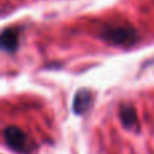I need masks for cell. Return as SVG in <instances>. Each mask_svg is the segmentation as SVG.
Segmentation results:
<instances>
[{
    "label": "cell",
    "mask_w": 154,
    "mask_h": 154,
    "mask_svg": "<svg viewBox=\"0 0 154 154\" xmlns=\"http://www.w3.org/2000/svg\"><path fill=\"white\" fill-rule=\"evenodd\" d=\"M120 119H122L125 127L127 128H133L138 126V118H137L135 109L130 106H123L120 108Z\"/></svg>",
    "instance_id": "obj_5"
},
{
    "label": "cell",
    "mask_w": 154,
    "mask_h": 154,
    "mask_svg": "<svg viewBox=\"0 0 154 154\" xmlns=\"http://www.w3.org/2000/svg\"><path fill=\"white\" fill-rule=\"evenodd\" d=\"M19 34L20 30L15 27L4 29L0 32V50L7 51V53H14L19 48Z\"/></svg>",
    "instance_id": "obj_3"
},
{
    "label": "cell",
    "mask_w": 154,
    "mask_h": 154,
    "mask_svg": "<svg viewBox=\"0 0 154 154\" xmlns=\"http://www.w3.org/2000/svg\"><path fill=\"white\" fill-rule=\"evenodd\" d=\"M106 42L115 46H131L138 41L135 29L130 26H106L100 32Z\"/></svg>",
    "instance_id": "obj_1"
},
{
    "label": "cell",
    "mask_w": 154,
    "mask_h": 154,
    "mask_svg": "<svg viewBox=\"0 0 154 154\" xmlns=\"http://www.w3.org/2000/svg\"><path fill=\"white\" fill-rule=\"evenodd\" d=\"M93 101V93L89 89H79L76 92L75 97H73V103H72V109L76 115H81L84 112H87L91 108Z\"/></svg>",
    "instance_id": "obj_4"
},
{
    "label": "cell",
    "mask_w": 154,
    "mask_h": 154,
    "mask_svg": "<svg viewBox=\"0 0 154 154\" xmlns=\"http://www.w3.org/2000/svg\"><path fill=\"white\" fill-rule=\"evenodd\" d=\"M3 135H4L5 143L11 147L12 150L22 154H29L34 149V143L29 138L26 133L23 130H20L16 126H10V127H5L3 131Z\"/></svg>",
    "instance_id": "obj_2"
}]
</instances>
